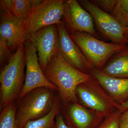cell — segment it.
Masks as SVG:
<instances>
[{"mask_svg":"<svg viewBox=\"0 0 128 128\" xmlns=\"http://www.w3.org/2000/svg\"><path fill=\"white\" fill-rule=\"evenodd\" d=\"M44 72L48 81L57 88L60 99L64 105L78 103L76 88L94 78L90 74L83 73L71 66L58 53Z\"/></svg>","mask_w":128,"mask_h":128,"instance_id":"6da1fadb","label":"cell"},{"mask_svg":"<svg viewBox=\"0 0 128 128\" xmlns=\"http://www.w3.org/2000/svg\"><path fill=\"white\" fill-rule=\"evenodd\" d=\"M26 67L25 46L22 44L1 69L0 90L1 110L17 102L25 83Z\"/></svg>","mask_w":128,"mask_h":128,"instance_id":"7a4b0ae2","label":"cell"},{"mask_svg":"<svg viewBox=\"0 0 128 128\" xmlns=\"http://www.w3.org/2000/svg\"><path fill=\"white\" fill-rule=\"evenodd\" d=\"M56 90L47 87L34 89L20 100L17 105L16 119L17 128H24L28 121L42 118L52 108Z\"/></svg>","mask_w":128,"mask_h":128,"instance_id":"3957f363","label":"cell"},{"mask_svg":"<svg viewBox=\"0 0 128 128\" xmlns=\"http://www.w3.org/2000/svg\"><path fill=\"white\" fill-rule=\"evenodd\" d=\"M70 35L94 68L99 70L112 56L128 44L107 42L85 32H76Z\"/></svg>","mask_w":128,"mask_h":128,"instance_id":"277c9868","label":"cell"},{"mask_svg":"<svg viewBox=\"0 0 128 128\" xmlns=\"http://www.w3.org/2000/svg\"><path fill=\"white\" fill-rule=\"evenodd\" d=\"M64 0H43L36 6L25 21L28 34L34 33L41 28L60 23L64 16Z\"/></svg>","mask_w":128,"mask_h":128,"instance_id":"5b68a950","label":"cell"},{"mask_svg":"<svg viewBox=\"0 0 128 128\" xmlns=\"http://www.w3.org/2000/svg\"><path fill=\"white\" fill-rule=\"evenodd\" d=\"M100 85L94 78L79 85L76 90V95L82 106L98 114L108 115L114 108L118 109V104L98 88Z\"/></svg>","mask_w":128,"mask_h":128,"instance_id":"8992f818","label":"cell"},{"mask_svg":"<svg viewBox=\"0 0 128 128\" xmlns=\"http://www.w3.org/2000/svg\"><path fill=\"white\" fill-rule=\"evenodd\" d=\"M24 44L26 59L25 79L24 86L18 101L31 91L39 88H48L58 92L57 88L50 82L44 76L40 65L36 50L34 45L28 40H26Z\"/></svg>","mask_w":128,"mask_h":128,"instance_id":"52a82bcc","label":"cell"},{"mask_svg":"<svg viewBox=\"0 0 128 128\" xmlns=\"http://www.w3.org/2000/svg\"><path fill=\"white\" fill-rule=\"evenodd\" d=\"M26 40L34 45L40 65L44 71L58 53L59 33L56 24L47 26L34 33L28 34Z\"/></svg>","mask_w":128,"mask_h":128,"instance_id":"ba28073f","label":"cell"},{"mask_svg":"<svg viewBox=\"0 0 128 128\" xmlns=\"http://www.w3.org/2000/svg\"><path fill=\"white\" fill-rule=\"evenodd\" d=\"M78 2L90 13L98 30L112 43L127 44L124 35L125 28L117 22L110 14L103 12L90 0H80Z\"/></svg>","mask_w":128,"mask_h":128,"instance_id":"9c48e42d","label":"cell"},{"mask_svg":"<svg viewBox=\"0 0 128 128\" xmlns=\"http://www.w3.org/2000/svg\"><path fill=\"white\" fill-rule=\"evenodd\" d=\"M59 33L58 53L67 63L83 73L90 74L94 66L72 39L62 22L57 24Z\"/></svg>","mask_w":128,"mask_h":128,"instance_id":"30bf717a","label":"cell"},{"mask_svg":"<svg viewBox=\"0 0 128 128\" xmlns=\"http://www.w3.org/2000/svg\"><path fill=\"white\" fill-rule=\"evenodd\" d=\"M0 39L6 42L11 51L16 50L28 36L25 21L14 16L0 1Z\"/></svg>","mask_w":128,"mask_h":128,"instance_id":"8fae6325","label":"cell"},{"mask_svg":"<svg viewBox=\"0 0 128 128\" xmlns=\"http://www.w3.org/2000/svg\"><path fill=\"white\" fill-rule=\"evenodd\" d=\"M64 16L66 29L70 34L85 32L98 38L91 14L84 9L76 0H65Z\"/></svg>","mask_w":128,"mask_h":128,"instance_id":"7c38bea8","label":"cell"},{"mask_svg":"<svg viewBox=\"0 0 128 128\" xmlns=\"http://www.w3.org/2000/svg\"><path fill=\"white\" fill-rule=\"evenodd\" d=\"M90 74L118 104L121 105L128 101V78L112 77L94 67Z\"/></svg>","mask_w":128,"mask_h":128,"instance_id":"4fadbf2b","label":"cell"},{"mask_svg":"<svg viewBox=\"0 0 128 128\" xmlns=\"http://www.w3.org/2000/svg\"><path fill=\"white\" fill-rule=\"evenodd\" d=\"M68 104V124L73 128H96L99 126L98 121L84 106L78 103Z\"/></svg>","mask_w":128,"mask_h":128,"instance_id":"5bb4252c","label":"cell"},{"mask_svg":"<svg viewBox=\"0 0 128 128\" xmlns=\"http://www.w3.org/2000/svg\"><path fill=\"white\" fill-rule=\"evenodd\" d=\"M100 70L112 77L128 78V44L112 56Z\"/></svg>","mask_w":128,"mask_h":128,"instance_id":"9a60e30c","label":"cell"},{"mask_svg":"<svg viewBox=\"0 0 128 128\" xmlns=\"http://www.w3.org/2000/svg\"><path fill=\"white\" fill-rule=\"evenodd\" d=\"M14 16L25 21L34 9L43 0H1Z\"/></svg>","mask_w":128,"mask_h":128,"instance_id":"2e32d148","label":"cell"},{"mask_svg":"<svg viewBox=\"0 0 128 128\" xmlns=\"http://www.w3.org/2000/svg\"><path fill=\"white\" fill-rule=\"evenodd\" d=\"M61 109V101L57 94L50 112L45 116L36 120L28 121L24 128H56V117Z\"/></svg>","mask_w":128,"mask_h":128,"instance_id":"e0dca14e","label":"cell"},{"mask_svg":"<svg viewBox=\"0 0 128 128\" xmlns=\"http://www.w3.org/2000/svg\"><path fill=\"white\" fill-rule=\"evenodd\" d=\"M16 102H14L1 110L0 128H17L16 119Z\"/></svg>","mask_w":128,"mask_h":128,"instance_id":"ac0fdd59","label":"cell"},{"mask_svg":"<svg viewBox=\"0 0 128 128\" xmlns=\"http://www.w3.org/2000/svg\"><path fill=\"white\" fill-rule=\"evenodd\" d=\"M111 16L118 22L126 28L128 26V0H117Z\"/></svg>","mask_w":128,"mask_h":128,"instance_id":"d6986e66","label":"cell"},{"mask_svg":"<svg viewBox=\"0 0 128 128\" xmlns=\"http://www.w3.org/2000/svg\"><path fill=\"white\" fill-rule=\"evenodd\" d=\"M122 113L118 109L114 111L106 116L96 128H120L119 119Z\"/></svg>","mask_w":128,"mask_h":128,"instance_id":"ffe728a7","label":"cell"},{"mask_svg":"<svg viewBox=\"0 0 128 128\" xmlns=\"http://www.w3.org/2000/svg\"><path fill=\"white\" fill-rule=\"evenodd\" d=\"M90 1L99 9L111 15L116 4L117 0H92Z\"/></svg>","mask_w":128,"mask_h":128,"instance_id":"44dd1931","label":"cell"},{"mask_svg":"<svg viewBox=\"0 0 128 128\" xmlns=\"http://www.w3.org/2000/svg\"><path fill=\"white\" fill-rule=\"evenodd\" d=\"M11 50L8 46L6 42L0 39V70L4 66V64L10 58Z\"/></svg>","mask_w":128,"mask_h":128,"instance_id":"7402d4cb","label":"cell"},{"mask_svg":"<svg viewBox=\"0 0 128 128\" xmlns=\"http://www.w3.org/2000/svg\"><path fill=\"white\" fill-rule=\"evenodd\" d=\"M60 113L56 117V128H73L66 123L64 117Z\"/></svg>","mask_w":128,"mask_h":128,"instance_id":"603a6c76","label":"cell"},{"mask_svg":"<svg viewBox=\"0 0 128 128\" xmlns=\"http://www.w3.org/2000/svg\"><path fill=\"white\" fill-rule=\"evenodd\" d=\"M120 128H128V109L121 114L119 119Z\"/></svg>","mask_w":128,"mask_h":128,"instance_id":"cb8c5ba5","label":"cell"},{"mask_svg":"<svg viewBox=\"0 0 128 128\" xmlns=\"http://www.w3.org/2000/svg\"><path fill=\"white\" fill-rule=\"evenodd\" d=\"M118 109L121 111L122 112L128 110V101L121 105H118Z\"/></svg>","mask_w":128,"mask_h":128,"instance_id":"d4e9b609","label":"cell"},{"mask_svg":"<svg viewBox=\"0 0 128 128\" xmlns=\"http://www.w3.org/2000/svg\"><path fill=\"white\" fill-rule=\"evenodd\" d=\"M124 35L126 39H128V26L125 28L124 30Z\"/></svg>","mask_w":128,"mask_h":128,"instance_id":"484cf974","label":"cell"},{"mask_svg":"<svg viewBox=\"0 0 128 128\" xmlns=\"http://www.w3.org/2000/svg\"><path fill=\"white\" fill-rule=\"evenodd\" d=\"M126 43H127V44H128V39H127V41H126Z\"/></svg>","mask_w":128,"mask_h":128,"instance_id":"4316f807","label":"cell"}]
</instances>
